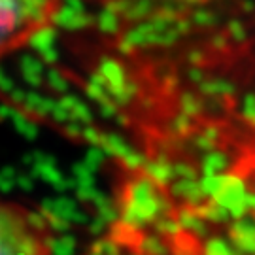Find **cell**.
Returning <instances> with one entry per match:
<instances>
[{
    "instance_id": "3957f363",
    "label": "cell",
    "mask_w": 255,
    "mask_h": 255,
    "mask_svg": "<svg viewBox=\"0 0 255 255\" xmlns=\"http://www.w3.org/2000/svg\"><path fill=\"white\" fill-rule=\"evenodd\" d=\"M101 2H128V0H101Z\"/></svg>"
},
{
    "instance_id": "7a4b0ae2",
    "label": "cell",
    "mask_w": 255,
    "mask_h": 255,
    "mask_svg": "<svg viewBox=\"0 0 255 255\" xmlns=\"http://www.w3.org/2000/svg\"><path fill=\"white\" fill-rule=\"evenodd\" d=\"M64 0H0V61L57 25Z\"/></svg>"
},
{
    "instance_id": "6da1fadb",
    "label": "cell",
    "mask_w": 255,
    "mask_h": 255,
    "mask_svg": "<svg viewBox=\"0 0 255 255\" xmlns=\"http://www.w3.org/2000/svg\"><path fill=\"white\" fill-rule=\"evenodd\" d=\"M57 238L47 212L0 197V255H55Z\"/></svg>"
}]
</instances>
